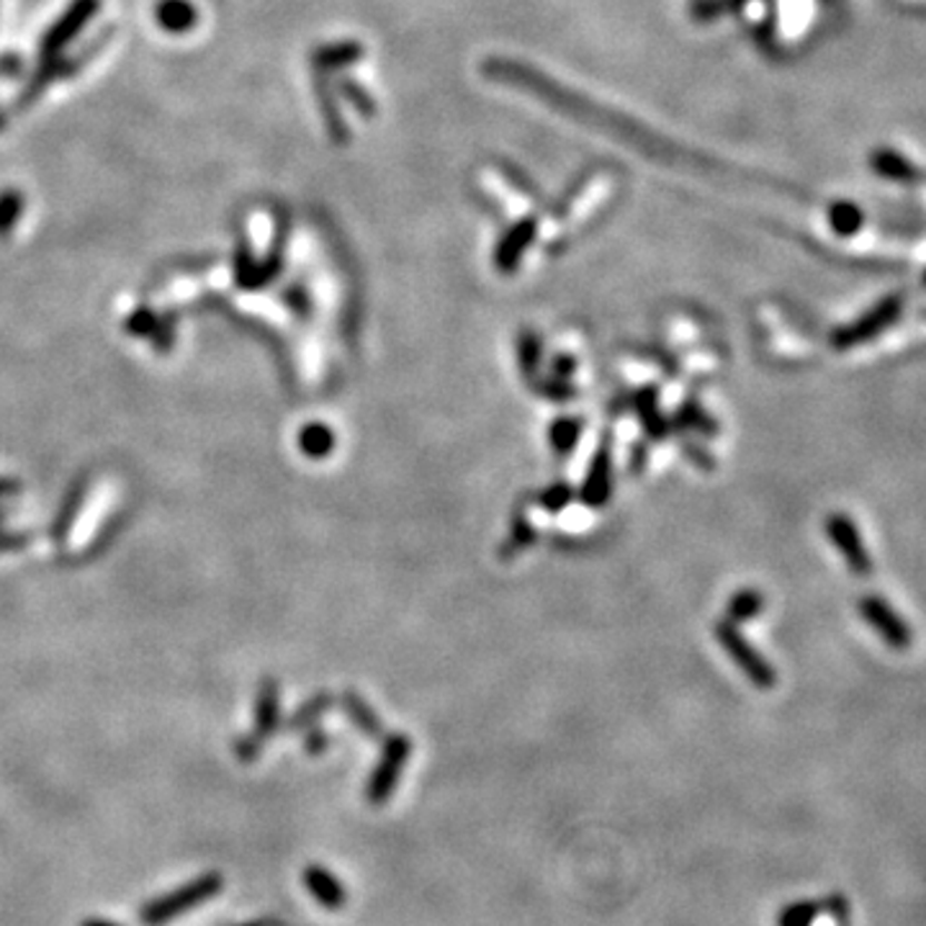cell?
I'll return each instance as SVG.
<instances>
[{"label":"cell","instance_id":"5b68a950","mask_svg":"<svg viewBox=\"0 0 926 926\" xmlns=\"http://www.w3.org/2000/svg\"><path fill=\"white\" fill-rule=\"evenodd\" d=\"M716 636L718 641H721V647L729 651L731 659L736 661V667L741 669L743 674L749 677V682L755 684L759 690H772L777 677H775V669L767 664V659L759 654V651L751 647V643L743 639L739 628L731 620H723V623L716 625Z\"/></svg>","mask_w":926,"mask_h":926},{"label":"cell","instance_id":"d6986e66","mask_svg":"<svg viewBox=\"0 0 926 926\" xmlns=\"http://www.w3.org/2000/svg\"><path fill=\"white\" fill-rule=\"evenodd\" d=\"M829 219H831V227L839 232V235H857L859 227H863L865 221V214L857 209L855 204H834V209L829 211Z\"/></svg>","mask_w":926,"mask_h":926},{"label":"cell","instance_id":"7402d4cb","mask_svg":"<svg viewBox=\"0 0 926 926\" xmlns=\"http://www.w3.org/2000/svg\"><path fill=\"white\" fill-rule=\"evenodd\" d=\"M345 706H347V710H351L353 718H355V723H358L363 731H368V733H378V721H376V716L371 713L368 706H366V702H363V700L358 698V694H347V698H345Z\"/></svg>","mask_w":926,"mask_h":926},{"label":"cell","instance_id":"e0dca14e","mask_svg":"<svg viewBox=\"0 0 926 926\" xmlns=\"http://www.w3.org/2000/svg\"><path fill=\"white\" fill-rule=\"evenodd\" d=\"M531 235H533V227L523 225V227H518L515 232H512L508 239H504V245L500 247V253H498V266L502 270L515 268V263L520 260V255H523Z\"/></svg>","mask_w":926,"mask_h":926},{"label":"cell","instance_id":"484cf974","mask_svg":"<svg viewBox=\"0 0 926 926\" xmlns=\"http://www.w3.org/2000/svg\"><path fill=\"white\" fill-rule=\"evenodd\" d=\"M27 72V60L16 52L0 55V78L3 80H19Z\"/></svg>","mask_w":926,"mask_h":926},{"label":"cell","instance_id":"7a4b0ae2","mask_svg":"<svg viewBox=\"0 0 926 926\" xmlns=\"http://www.w3.org/2000/svg\"><path fill=\"white\" fill-rule=\"evenodd\" d=\"M225 888V878L219 873H204L198 875L196 880L186 883V886L176 888L173 893H165V896L150 900V904L139 908V924L142 926H162L165 922L176 919V916L194 912L196 906H201L204 900L217 896V893Z\"/></svg>","mask_w":926,"mask_h":926},{"label":"cell","instance_id":"f546056e","mask_svg":"<svg viewBox=\"0 0 926 926\" xmlns=\"http://www.w3.org/2000/svg\"><path fill=\"white\" fill-rule=\"evenodd\" d=\"M684 451H688V456L698 463V466H702V469H713V461H710L708 456H702V453L706 451H700V449H694V445H684Z\"/></svg>","mask_w":926,"mask_h":926},{"label":"cell","instance_id":"d4e9b609","mask_svg":"<svg viewBox=\"0 0 926 926\" xmlns=\"http://www.w3.org/2000/svg\"><path fill=\"white\" fill-rule=\"evenodd\" d=\"M273 726H276V694H273V690H268V694H263L260 708H258V733L260 736L270 733Z\"/></svg>","mask_w":926,"mask_h":926},{"label":"cell","instance_id":"f1b7e54d","mask_svg":"<svg viewBox=\"0 0 926 926\" xmlns=\"http://www.w3.org/2000/svg\"><path fill=\"white\" fill-rule=\"evenodd\" d=\"M574 371H577V361L569 358V355H559V358L553 361L551 378H561V382H567V378L572 376Z\"/></svg>","mask_w":926,"mask_h":926},{"label":"cell","instance_id":"ffe728a7","mask_svg":"<svg viewBox=\"0 0 926 926\" xmlns=\"http://www.w3.org/2000/svg\"><path fill=\"white\" fill-rule=\"evenodd\" d=\"M535 539H539V533L533 531V525L528 523L525 518H518V520H512V531H510V539H508V543L502 545V559H512L515 556L518 551H523V549H528V545H531Z\"/></svg>","mask_w":926,"mask_h":926},{"label":"cell","instance_id":"9a60e30c","mask_svg":"<svg viewBox=\"0 0 926 926\" xmlns=\"http://www.w3.org/2000/svg\"><path fill=\"white\" fill-rule=\"evenodd\" d=\"M518 355H520V368H523L525 382H533V378L539 376V363H541L539 335L531 333V329H523L518 337Z\"/></svg>","mask_w":926,"mask_h":926},{"label":"cell","instance_id":"44dd1931","mask_svg":"<svg viewBox=\"0 0 926 926\" xmlns=\"http://www.w3.org/2000/svg\"><path fill=\"white\" fill-rule=\"evenodd\" d=\"M333 430H327L325 425H312L302 433V449L307 451V456H327L329 451H333Z\"/></svg>","mask_w":926,"mask_h":926},{"label":"cell","instance_id":"3957f363","mask_svg":"<svg viewBox=\"0 0 926 926\" xmlns=\"http://www.w3.org/2000/svg\"><path fill=\"white\" fill-rule=\"evenodd\" d=\"M900 314H904V296L890 294V296H886V299H880L878 304H875L873 309L859 314V317L851 322V325L839 327L837 333L831 335V343H834V347H839V351H847V347L870 343L878 335L886 333L888 327L896 325V322L900 319Z\"/></svg>","mask_w":926,"mask_h":926},{"label":"cell","instance_id":"7c38bea8","mask_svg":"<svg viewBox=\"0 0 926 926\" xmlns=\"http://www.w3.org/2000/svg\"><path fill=\"white\" fill-rule=\"evenodd\" d=\"M762 610H765V594H759L757 590H739V592H733V598L729 600L726 615H729L731 623H747V620L759 615Z\"/></svg>","mask_w":926,"mask_h":926},{"label":"cell","instance_id":"4316f807","mask_svg":"<svg viewBox=\"0 0 926 926\" xmlns=\"http://www.w3.org/2000/svg\"><path fill=\"white\" fill-rule=\"evenodd\" d=\"M541 394L549 396L553 402H567L574 396V388L567 382H561V378H549V382L541 384Z\"/></svg>","mask_w":926,"mask_h":926},{"label":"cell","instance_id":"8992f818","mask_svg":"<svg viewBox=\"0 0 926 926\" xmlns=\"http://www.w3.org/2000/svg\"><path fill=\"white\" fill-rule=\"evenodd\" d=\"M859 615H863L865 623L880 636V641L886 643L888 649L893 651L912 649V643H914L912 625H908L904 615H900L888 600H883L880 594H865V598L859 600Z\"/></svg>","mask_w":926,"mask_h":926},{"label":"cell","instance_id":"5bb4252c","mask_svg":"<svg viewBox=\"0 0 926 926\" xmlns=\"http://www.w3.org/2000/svg\"><path fill=\"white\" fill-rule=\"evenodd\" d=\"M873 168L880 173V176H886L890 180H912L916 178V170L914 165L906 160L904 155L893 152V150H880L878 155L873 157Z\"/></svg>","mask_w":926,"mask_h":926},{"label":"cell","instance_id":"cb8c5ba5","mask_svg":"<svg viewBox=\"0 0 926 926\" xmlns=\"http://www.w3.org/2000/svg\"><path fill=\"white\" fill-rule=\"evenodd\" d=\"M677 425H680V427H706L708 435H713V430H716V425L710 423V420L702 415V410L698 407V404H692V402H688L680 412H677Z\"/></svg>","mask_w":926,"mask_h":926},{"label":"cell","instance_id":"4dcf8cb0","mask_svg":"<svg viewBox=\"0 0 926 926\" xmlns=\"http://www.w3.org/2000/svg\"><path fill=\"white\" fill-rule=\"evenodd\" d=\"M82 926H119V924L106 922V919H88V922H82Z\"/></svg>","mask_w":926,"mask_h":926},{"label":"cell","instance_id":"277c9868","mask_svg":"<svg viewBox=\"0 0 926 926\" xmlns=\"http://www.w3.org/2000/svg\"><path fill=\"white\" fill-rule=\"evenodd\" d=\"M98 11H101V0H70V6L65 8V11L49 23L45 35H41L39 60L65 55V49H68L80 31L96 19Z\"/></svg>","mask_w":926,"mask_h":926},{"label":"cell","instance_id":"30bf717a","mask_svg":"<svg viewBox=\"0 0 926 926\" xmlns=\"http://www.w3.org/2000/svg\"><path fill=\"white\" fill-rule=\"evenodd\" d=\"M584 504L590 508H602L610 500V451L608 445H600V451L594 453L590 463V471H587V479L582 484V492H579Z\"/></svg>","mask_w":926,"mask_h":926},{"label":"cell","instance_id":"ba28073f","mask_svg":"<svg viewBox=\"0 0 926 926\" xmlns=\"http://www.w3.org/2000/svg\"><path fill=\"white\" fill-rule=\"evenodd\" d=\"M410 749H412V743H410L407 736L396 733V736H392V739H388L382 762H378L376 772H374V777H371V782H368V798L374 800V804H382V800L388 796V792L394 790L396 777H400L402 767H404V762H407V757H410Z\"/></svg>","mask_w":926,"mask_h":926},{"label":"cell","instance_id":"6da1fadb","mask_svg":"<svg viewBox=\"0 0 926 926\" xmlns=\"http://www.w3.org/2000/svg\"><path fill=\"white\" fill-rule=\"evenodd\" d=\"M114 37V29L106 27L98 31V35L88 41L86 47L80 49L76 55H57V57H47V60H39V65L35 68V72L23 82V88L19 90V96H16V109L19 111H27L35 106L41 93L52 86L55 80H65V78H72L78 76V72L86 68V65L93 60V57L101 52V49L109 45V39Z\"/></svg>","mask_w":926,"mask_h":926},{"label":"cell","instance_id":"52a82bcc","mask_svg":"<svg viewBox=\"0 0 926 926\" xmlns=\"http://www.w3.org/2000/svg\"><path fill=\"white\" fill-rule=\"evenodd\" d=\"M826 535L834 549L839 551L841 561H845L847 569L855 577H870L873 574V556L867 543L863 541V533L855 520H851L847 512H831L826 518Z\"/></svg>","mask_w":926,"mask_h":926},{"label":"cell","instance_id":"1f68e13d","mask_svg":"<svg viewBox=\"0 0 926 926\" xmlns=\"http://www.w3.org/2000/svg\"><path fill=\"white\" fill-rule=\"evenodd\" d=\"M6 124H8V116H6V111H0V131L6 129Z\"/></svg>","mask_w":926,"mask_h":926},{"label":"cell","instance_id":"9c48e42d","mask_svg":"<svg viewBox=\"0 0 926 926\" xmlns=\"http://www.w3.org/2000/svg\"><path fill=\"white\" fill-rule=\"evenodd\" d=\"M155 23L165 35H188L198 27V8L191 0H157Z\"/></svg>","mask_w":926,"mask_h":926},{"label":"cell","instance_id":"8fae6325","mask_svg":"<svg viewBox=\"0 0 926 926\" xmlns=\"http://www.w3.org/2000/svg\"><path fill=\"white\" fill-rule=\"evenodd\" d=\"M304 886H307V890L325 908H341L345 904V890L341 880H337L333 873H327L325 867H309V870L304 873Z\"/></svg>","mask_w":926,"mask_h":926},{"label":"cell","instance_id":"d6a6232c","mask_svg":"<svg viewBox=\"0 0 926 926\" xmlns=\"http://www.w3.org/2000/svg\"><path fill=\"white\" fill-rule=\"evenodd\" d=\"M239 926H266V924H260V922H253V924H239Z\"/></svg>","mask_w":926,"mask_h":926},{"label":"cell","instance_id":"ac0fdd59","mask_svg":"<svg viewBox=\"0 0 926 926\" xmlns=\"http://www.w3.org/2000/svg\"><path fill=\"white\" fill-rule=\"evenodd\" d=\"M23 204H27V198H23L21 191H16V188L0 191V237H6L8 232L13 229L16 221H19L23 214Z\"/></svg>","mask_w":926,"mask_h":926},{"label":"cell","instance_id":"603a6c76","mask_svg":"<svg viewBox=\"0 0 926 926\" xmlns=\"http://www.w3.org/2000/svg\"><path fill=\"white\" fill-rule=\"evenodd\" d=\"M574 500V490L569 484H564V482H559V484H553V486H549V490H545L543 494H541V504L545 510H551V512H559V510H564L569 502Z\"/></svg>","mask_w":926,"mask_h":926},{"label":"cell","instance_id":"4fadbf2b","mask_svg":"<svg viewBox=\"0 0 926 926\" xmlns=\"http://www.w3.org/2000/svg\"><path fill=\"white\" fill-rule=\"evenodd\" d=\"M636 410H639V415L643 420V427H647V433L651 437H664L667 435V423L657 410V392H654V388H643V392H639V396H636Z\"/></svg>","mask_w":926,"mask_h":926},{"label":"cell","instance_id":"836d02e7","mask_svg":"<svg viewBox=\"0 0 926 926\" xmlns=\"http://www.w3.org/2000/svg\"><path fill=\"white\" fill-rule=\"evenodd\" d=\"M924 280H926V276H924Z\"/></svg>","mask_w":926,"mask_h":926},{"label":"cell","instance_id":"2e32d148","mask_svg":"<svg viewBox=\"0 0 926 926\" xmlns=\"http://www.w3.org/2000/svg\"><path fill=\"white\" fill-rule=\"evenodd\" d=\"M579 435H582V420H574V417H559L556 423L549 427V441L553 445V451L561 453V456L574 449Z\"/></svg>","mask_w":926,"mask_h":926},{"label":"cell","instance_id":"83f0119b","mask_svg":"<svg viewBox=\"0 0 926 926\" xmlns=\"http://www.w3.org/2000/svg\"><path fill=\"white\" fill-rule=\"evenodd\" d=\"M816 914V908H808V906H796L790 908L788 914L782 916V926H806L810 922V916Z\"/></svg>","mask_w":926,"mask_h":926}]
</instances>
